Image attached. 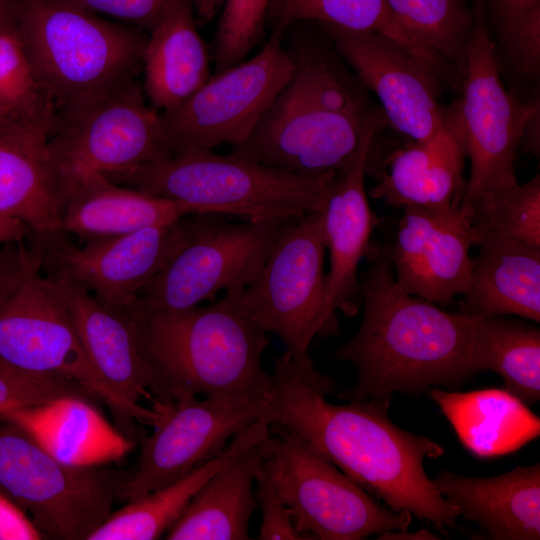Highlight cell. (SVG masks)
<instances>
[{
	"label": "cell",
	"instance_id": "cell-5",
	"mask_svg": "<svg viewBox=\"0 0 540 540\" xmlns=\"http://www.w3.org/2000/svg\"><path fill=\"white\" fill-rule=\"evenodd\" d=\"M339 173L295 174L231 152L189 148L170 158L103 174L110 181L177 201L196 213L243 220L299 219L324 209Z\"/></svg>",
	"mask_w": 540,
	"mask_h": 540
},
{
	"label": "cell",
	"instance_id": "cell-16",
	"mask_svg": "<svg viewBox=\"0 0 540 540\" xmlns=\"http://www.w3.org/2000/svg\"><path fill=\"white\" fill-rule=\"evenodd\" d=\"M373 112L356 116L283 87L232 152L308 177L341 173L356 159Z\"/></svg>",
	"mask_w": 540,
	"mask_h": 540
},
{
	"label": "cell",
	"instance_id": "cell-14",
	"mask_svg": "<svg viewBox=\"0 0 540 540\" xmlns=\"http://www.w3.org/2000/svg\"><path fill=\"white\" fill-rule=\"evenodd\" d=\"M268 397L191 396L164 404L152 434L140 438L137 462L126 472L118 499L137 500L218 456L259 420Z\"/></svg>",
	"mask_w": 540,
	"mask_h": 540
},
{
	"label": "cell",
	"instance_id": "cell-49",
	"mask_svg": "<svg viewBox=\"0 0 540 540\" xmlns=\"http://www.w3.org/2000/svg\"><path fill=\"white\" fill-rule=\"evenodd\" d=\"M0 118H9V119L14 120L9 110L6 107H4L2 104H0Z\"/></svg>",
	"mask_w": 540,
	"mask_h": 540
},
{
	"label": "cell",
	"instance_id": "cell-19",
	"mask_svg": "<svg viewBox=\"0 0 540 540\" xmlns=\"http://www.w3.org/2000/svg\"><path fill=\"white\" fill-rule=\"evenodd\" d=\"M395 241L386 254L408 293L445 306L468 286L471 216L461 204L449 209L403 207Z\"/></svg>",
	"mask_w": 540,
	"mask_h": 540
},
{
	"label": "cell",
	"instance_id": "cell-30",
	"mask_svg": "<svg viewBox=\"0 0 540 540\" xmlns=\"http://www.w3.org/2000/svg\"><path fill=\"white\" fill-rule=\"evenodd\" d=\"M269 425L257 420L237 434L218 456L177 481L126 502L89 536L88 540H154L170 529L201 487L223 466L249 448L260 444Z\"/></svg>",
	"mask_w": 540,
	"mask_h": 540
},
{
	"label": "cell",
	"instance_id": "cell-26",
	"mask_svg": "<svg viewBox=\"0 0 540 540\" xmlns=\"http://www.w3.org/2000/svg\"><path fill=\"white\" fill-rule=\"evenodd\" d=\"M471 257L460 312L514 315L540 321V247L504 238L485 240Z\"/></svg>",
	"mask_w": 540,
	"mask_h": 540
},
{
	"label": "cell",
	"instance_id": "cell-35",
	"mask_svg": "<svg viewBox=\"0 0 540 540\" xmlns=\"http://www.w3.org/2000/svg\"><path fill=\"white\" fill-rule=\"evenodd\" d=\"M0 104L14 120L52 130V105L36 79L17 28L0 32Z\"/></svg>",
	"mask_w": 540,
	"mask_h": 540
},
{
	"label": "cell",
	"instance_id": "cell-31",
	"mask_svg": "<svg viewBox=\"0 0 540 540\" xmlns=\"http://www.w3.org/2000/svg\"><path fill=\"white\" fill-rule=\"evenodd\" d=\"M473 363L499 374L504 389L531 405L540 399V330L505 315H478Z\"/></svg>",
	"mask_w": 540,
	"mask_h": 540
},
{
	"label": "cell",
	"instance_id": "cell-21",
	"mask_svg": "<svg viewBox=\"0 0 540 540\" xmlns=\"http://www.w3.org/2000/svg\"><path fill=\"white\" fill-rule=\"evenodd\" d=\"M467 158L458 101L446 109L442 126L429 139L393 154L388 171L370 196L393 207L449 209L462 204Z\"/></svg>",
	"mask_w": 540,
	"mask_h": 540
},
{
	"label": "cell",
	"instance_id": "cell-17",
	"mask_svg": "<svg viewBox=\"0 0 540 540\" xmlns=\"http://www.w3.org/2000/svg\"><path fill=\"white\" fill-rule=\"evenodd\" d=\"M319 24L360 83L377 96L390 126L413 142L437 132L446 109L438 102L440 82L430 68L382 34Z\"/></svg>",
	"mask_w": 540,
	"mask_h": 540
},
{
	"label": "cell",
	"instance_id": "cell-10",
	"mask_svg": "<svg viewBox=\"0 0 540 540\" xmlns=\"http://www.w3.org/2000/svg\"><path fill=\"white\" fill-rule=\"evenodd\" d=\"M459 113L470 176L464 204L517 184L514 161L525 124L539 98L521 102L501 81L486 0H475Z\"/></svg>",
	"mask_w": 540,
	"mask_h": 540
},
{
	"label": "cell",
	"instance_id": "cell-47",
	"mask_svg": "<svg viewBox=\"0 0 540 540\" xmlns=\"http://www.w3.org/2000/svg\"><path fill=\"white\" fill-rule=\"evenodd\" d=\"M377 539H439L435 534L427 529H421L417 532H408V529L401 531H385L378 534Z\"/></svg>",
	"mask_w": 540,
	"mask_h": 540
},
{
	"label": "cell",
	"instance_id": "cell-34",
	"mask_svg": "<svg viewBox=\"0 0 540 540\" xmlns=\"http://www.w3.org/2000/svg\"><path fill=\"white\" fill-rule=\"evenodd\" d=\"M464 205L471 216L472 245L504 238L540 247L539 175Z\"/></svg>",
	"mask_w": 540,
	"mask_h": 540
},
{
	"label": "cell",
	"instance_id": "cell-20",
	"mask_svg": "<svg viewBox=\"0 0 540 540\" xmlns=\"http://www.w3.org/2000/svg\"><path fill=\"white\" fill-rule=\"evenodd\" d=\"M53 279L97 373L139 415L142 424L154 426L160 416L156 410L163 403L151 392L152 375L132 312L127 306L114 308L99 302L76 283Z\"/></svg>",
	"mask_w": 540,
	"mask_h": 540
},
{
	"label": "cell",
	"instance_id": "cell-46",
	"mask_svg": "<svg viewBox=\"0 0 540 540\" xmlns=\"http://www.w3.org/2000/svg\"><path fill=\"white\" fill-rule=\"evenodd\" d=\"M16 28L15 0H0V32Z\"/></svg>",
	"mask_w": 540,
	"mask_h": 540
},
{
	"label": "cell",
	"instance_id": "cell-28",
	"mask_svg": "<svg viewBox=\"0 0 540 540\" xmlns=\"http://www.w3.org/2000/svg\"><path fill=\"white\" fill-rule=\"evenodd\" d=\"M143 67L145 92L162 110L182 103L209 79V52L196 29L193 0L172 2L150 30Z\"/></svg>",
	"mask_w": 540,
	"mask_h": 540
},
{
	"label": "cell",
	"instance_id": "cell-2",
	"mask_svg": "<svg viewBox=\"0 0 540 540\" xmlns=\"http://www.w3.org/2000/svg\"><path fill=\"white\" fill-rule=\"evenodd\" d=\"M359 288L360 327L333 355L357 372L356 384L340 398L416 395L437 386L454 391L477 374L473 347L478 315L448 313L408 294L386 254L375 257L360 275Z\"/></svg>",
	"mask_w": 540,
	"mask_h": 540
},
{
	"label": "cell",
	"instance_id": "cell-42",
	"mask_svg": "<svg viewBox=\"0 0 540 540\" xmlns=\"http://www.w3.org/2000/svg\"><path fill=\"white\" fill-rule=\"evenodd\" d=\"M36 255L23 242L6 243L0 249V297L24 276Z\"/></svg>",
	"mask_w": 540,
	"mask_h": 540
},
{
	"label": "cell",
	"instance_id": "cell-43",
	"mask_svg": "<svg viewBox=\"0 0 540 540\" xmlns=\"http://www.w3.org/2000/svg\"><path fill=\"white\" fill-rule=\"evenodd\" d=\"M536 7H540V0H486L487 21L495 25Z\"/></svg>",
	"mask_w": 540,
	"mask_h": 540
},
{
	"label": "cell",
	"instance_id": "cell-11",
	"mask_svg": "<svg viewBox=\"0 0 540 540\" xmlns=\"http://www.w3.org/2000/svg\"><path fill=\"white\" fill-rule=\"evenodd\" d=\"M48 147L64 204L90 173L108 174L172 157L158 114L133 79L53 122Z\"/></svg>",
	"mask_w": 540,
	"mask_h": 540
},
{
	"label": "cell",
	"instance_id": "cell-36",
	"mask_svg": "<svg viewBox=\"0 0 540 540\" xmlns=\"http://www.w3.org/2000/svg\"><path fill=\"white\" fill-rule=\"evenodd\" d=\"M270 0H226L212 43L216 73L242 62L264 34Z\"/></svg>",
	"mask_w": 540,
	"mask_h": 540
},
{
	"label": "cell",
	"instance_id": "cell-48",
	"mask_svg": "<svg viewBox=\"0 0 540 540\" xmlns=\"http://www.w3.org/2000/svg\"><path fill=\"white\" fill-rule=\"evenodd\" d=\"M17 123V121L9 119V118H0V132L8 129L12 125Z\"/></svg>",
	"mask_w": 540,
	"mask_h": 540
},
{
	"label": "cell",
	"instance_id": "cell-39",
	"mask_svg": "<svg viewBox=\"0 0 540 540\" xmlns=\"http://www.w3.org/2000/svg\"><path fill=\"white\" fill-rule=\"evenodd\" d=\"M257 505L261 509V525L257 539H306L293 523L292 515L279 496L262 462L255 474Z\"/></svg>",
	"mask_w": 540,
	"mask_h": 540
},
{
	"label": "cell",
	"instance_id": "cell-23",
	"mask_svg": "<svg viewBox=\"0 0 540 540\" xmlns=\"http://www.w3.org/2000/svg\"><path fill=\"white\" fill-rule=\"evenodd\" d=\"M69 395L44 404L10 410V421L51 456L68 465L99 467L123 460L136 447L135 439L113 426L90 402Z\"/></svg>",
	"mask_w": 540,
	"mask_h": 540
},
{
	"label": "cell",
	"instance_id": "cell-24",
	"mask_svg": "<svg viewBox=\"0 0 540 540\" xmlns=\"http://www.w3.org/2000/svg\"><path fill=\"white\" fill-rule=\"evenodd\" d=\"M432 482L459 516L478 523L491 539H540L539 463L493 477L440 471Z\"/></svg>",
	"mask_w": 540,
	"mask_h": 540
},
{
	"label": "cell",
	"instance_id": "cell-27",
	"mask_svg": "<svg viewBox=\"0 0 540 540\" xmlns=\"http://www.w3.org/2000/svg\"><path fill=\"white\" fill-rule=\"evenodd\" d=\"M450 422L463 447L490 459L513 453L540 435V419L504 388L469 392L432 387L426 392Z\"/></svg>",
	"mask_w": 540,
	"mask_h": 540
},
{
	"label": "cell",
	"instance_id": "cell-32",
	"mask_svg": "<svg viewBox=\"0 0 540 540\" xmlns=\"http://www.w3.org/2000/svg\"><path fill=\"white\" fill-rule=\"evenodd\" d=\"M273 27L286 31L296 21L310 20L387 36L414 54L440 79L444 64L416 43L396 22L386 0H270Z\"/></svg>",
	"mask_w": 540,
	"mask_h": 540
},
{
	"label": "cell",
	"instance_id": "cell-44",
	"mask_svg": "<svg viewBox=\"0 0 540 540\" xmlns=\"http://www.w3.org/2000/svg\"><path fill=\"white\" fill-rule=\"evenodd\" d=\"M30 236L31 232L24 223L0 216V244L23 242Z\"/></svg>",
	"mask_w": 540,
	"mask_h": 540
},
{
	"label": "cell",
	"instance_id": "cell-18",
	"mask_svg": "<svg viewBox=\"0 0 540 540\" xmlns=\"http://www.w3.org/2000/svg\"><path fill=\"white\" fill-rule=\"evenodd\" d=\"M386 125L381 109L371 115L359 153L337 180L322 210L329 271L325 275L321 323L323 335L338 330L336 312L347 317L359 310L360 288L358 266L370 252V237L380 219L370 208L365 190V175L370 149L376 134Z\"/></svg>",
	"mask_w": 540,
	"mask_h": 540
},
{
	"label": "cell",
	"instance_id": "cell-8",
	"mask_svg": "<svg viewBox=\"0 0 540 540\" xmlns=\"http://www.w3.org/2000/svg\"><path fill=\"white\" fill-rule=\"evenodd\" d=\"M35 255L22 279L0 297V359L27 371L77 383L92 398L106 404L122 432L134 437V423L142 424L139 415L97 373L58 282L42 274L40 257Z\"/></svg>",
	"mask_w": 540,
	"mask_h": 540
},
{
	"label": "cell",
	"instance_id": "cell-29",
	"mask_svg": "<svg viewBox=\"0 0 540 540\" xmlns=\"http://www.w3.org/2000/svg\"><path fill=\"white\" fill-rule=\"evenodd\" d=\"M261 443L217 471L165 533V539H250L249 523L257 506L255 474L263 459Z\"/></svg>",
	"mask_w": 540,
	"mask_h": 540
},
{
	"label": "cell",
	"instance_id": "cell-7",
	"mask_svg": "<svg viewBox=\"0 0 540 540\" xmlns=\"http://www.w3.org/2000/svg\"><path fill=\"white\" fill-rule=\"evenodd\" d=\"M126 472L60 462L16 424L0 420V491L44 539L88 540L109 517Z\"/></svg>",
	"mask_w": 540,
	"mask_h": 540
},
{
	"label": "cell",
	"instance_id": "cell-37",
	"mask_svg": "<svg viewBox=\"0 0 540 540\" xmlns=\"http://www.w3.org/2000/svg\"><path fill=\"white\" fill-rule=\"evenodd\" d=\"M69 395L92 399L83 387L73 381L27 371L0 359V414Z\"/></svg>",
	"mask_w": 540,
	"mask_h": 540
},
{
	"label": "cell",
	"instance_id": "cell-15",
	"mask_svg": "<svg viewBox=\"0 0 540 540\" xmlns=\"http://www.w3.org/2000/svg\"><path fill=\"white\" fill-rule=\"evenodd\" d=\"M191 215L129 234L74 244L63 231L30 236L41 270L84 288L99 302L124 308L187 239Z\"/></svg>",
	"mask_w": 540,
	"mask_h": 540
},
{
	"label": "cell",
	"instance_id": "cell-38",
	"mask_svg": "<svg viewBox=\"0 0 540 540\" xmlns=\"http://www.w3.org/2000/svg\"><path fill=\"white\" fill-rule=\"evenodd\" d=\"M513 69L536 79L540 71V7L492 25Z\"/></svg>",
	"mask_w": 540,
	"mask_h": 540
},
{
	"label": "cell",
	"instance_id": "cell-41",
	"mask_svg": "<svg viewBox=\"0 0 540 540\" xmlns=\"http://www.w3.org/2000/svg\"><path fill=\"white\" fill-rule=\"evenodd\" d=\"M44 539L29 515L0 491V540Z\"/></svg>",
	"mask_w": 540,
	"mask_h": 540
},
{
	"label": "cell",
	"instance_id": "cell-1",
	"mask_svg": "<svg viewBox=\"0 0 540 540\" xmlns=\"http://www.w3.org/2000/svg\"><path fill=\"white\" fill-rule=\"evenodd\" d=\"M272 387L259 420L296 433L369 494L393 511L408 512L444 531L455 527V505L435 488L424 469L444 448L406 431L388 416L391 398L328 402L333 382L312 361L285 351L275 360Z\"/></svg>",
	"mask_w": 540,
	"mask_h": 540
},
{
	"label": "cell",
	"instance_id": "cell-22",
	"mask_svg": "<svg viewBox=\"0 0 540 540\" xmlns=\"http://www.w3.org/2000/svg\"><path fill=\"white\" fill-rule=\"evenodd\" d=\"M50 132L20 122L0 132V216L24 223L34 237L62 231L64 196Z\"/></svg>",
	"mask_w": 540,
	"mask_h": 540
},
{
	"label": "cell",
	"instance_id": "cell-13",
	"mask_svg": "<svg viewBox=\"0 0 540 540\" xmlns=\"http://www.w3.org/2000/svg\"><path fill=\"white\" fill-rule=\"evenodd\" d=\"M285 30L253 58L215 73L182 103L160 114L172 156L189 148L212 149L245 142L290 79L292 65L282 46Z\"/></svg>",
	"mask_w": 540,
	"mask_h": 540
},
{
	"label": "cell",
	"instance_id": "cell-12",
	"mask_svg": "<svg viewBox=\"0 0 540 540\" xmlns=\"http://www.w3.org/2000/svg\"><path fill=\"white\" fill-rule=\"evenodd\" d=\"M325 253L321 210L295 220L282 231L249 285L225 292L298 360L311 358L310 344L323 334Z\"/></svg>",
	"mask_w": 540,
	"mask_h": 540
},
{
	"label": "cell",
	"instance_id": "cell-9",
	"mask_svg": "<svg viewBox=\"0 0 540 540\" xmlns=\"http://www.w3.org/2000/svg\"><path fill=\"white\" fill-rule=\"evenodd\" d=\"M229 215H191L186 241L138 292L145 307L177 311L249 285L282 231L297 219L233 223Z\"/></svg>",
	"mask_w": 540,
	"mask_h": 540
},
{
	"label": "cell",
	"instance_id": "cell-33",
	"mask_svg": "<svg viewBox=\"0 0 540 540\" xmlns=\"http://www.w3.org/2000/svg\"><path fill=\"white\" fill-rule=\"evenodd\" d=\"M401 28L441 63L463 74L473 11L460 0H386Z\"/></svg>",
	"mask_w": 540,
	"mask_h": 540
},
{
	"label": "cell",
	"instance_id": "cell-4",
	"mask_svg": "<svg viewBox=\"0 0 540 540\" xmlns=\"http://www.w3.org/2000/svg\"><path fill=\"white\" fill-rule=\"evenodd\" d=\"M16 27L54 120L134 79L147 39L57 0H15ZM54 122V121H53Z\"/></svg>",
	"mask_w": 540,
	"mask_h": 540
},
{
	"label": "cell",
	"instance_id": "cell-50",
	"mask_svg": "<svg viewBox=\"0 0 540 540\" xmlns=\"http://www.w3.org/2000/svg\"><path fill=\"white\" fill-rule=\"evenodd\" d=\"M460 1L464 2V0H460Z\"/></svg>",
	"mask_w": 540,
	"mask_h": 540
},
{
	"label": "cell",
	"instance_id": "cell-45",
	"mask_svg": "<svg viewBox=\"0 0 540 540\" xmlns=\"http://www.w3.org/2000/svg\"><path fill=\"white\" fill-rule=\"evenodd\" d=\"M540 108H537L529 116L523 131L521 144L533 155L539 154V118Z\"/></svg>",
	"mask_w": 540,
	"mask_h": 540
},
{
	"label": "cell",
	"instance_id": "cell-6",
	"mask_svg": "<svg viewBox=\"0 0 540 540\" xmlns=\"http://www.w3.org/2000/svg\"><path fill=\"white\" fill-rule=\"evenodd\" d=\"M262 464L306 539L359 540L408 529V512L379 504L366 490L287 428L271 424Z\"/></svg>",
	"mask_w": 540,
	"mask_h": 540
},
{
	"label": "cell",
	"instance_id": "cell-25",
	"mask_svg": "<svg viewBox=\"0 0 540 540\" xmlns=\"http://www.w3.org/2000/svg\"><path fill=\"white\" fill-rule=\"evenodd\" d=\"M196 212L189 206L116 184L101 173L83 176L70 190L62 231L83 244L163 225Z\"/></svg>",
	"mask_w": 540,
	"mask_h": 540
},
{
	"label": "cell",
	"instance_id": "cell-40",
	"mask_svg": "<svg viewBox=\"0 0 540 540\" xmlns=\"http://www.w3.org/2000/svg\"><path fill=\"white\" fill-rule=\"evenodd\" d=\"M88 12H101L151 30L175 0H57Z\"/></svg>",
	"mask_w": 540,
	"mask_h": 540
},
{
	"label": "cell",
	"instance_id": "cell-3",
	"mask_svg": "<svg viewBox=\"0 0 540 540\" xmlns=\"http://www.w3.org/2000/svg\"><path fill=\"white\" fill-rule=\"evenodd\" d=\"M127 307L139 326L158 401L269 396L273 378L262 355L271 339L228 293L177 311L149 309L137 297Z\"/></svg>",
	"mask_w": 540,
	"mask_h": 540
}]
</instances>
